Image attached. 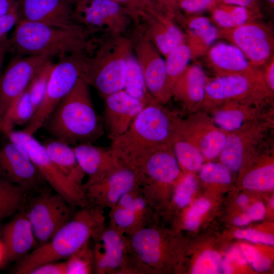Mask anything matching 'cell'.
Returning a JSON list of instances; mask_svg holds the SVG:
<instances>
[{
  "mask_svg": "<svg viewBox=\"0 0 274 274\" xmlns=\"http://www.w3.org/2000/svg\"><path fill=\"white\" fill-rule=\"evenodd\" d=\"M4 264L18 261L38 245L31 225L24 212L19 213L3 228Z\"/></svg>",
  "mask_w": 274,
  "mask_h": 274,
  "instance_id": "24",
  "label": "cell"
},
{
  "mask_svg": "<svg viewBox=\"0 0 274 274\" xmlns=\"http://www.w3.org/2000/svg\"><path fill=\"white\" fill-rule=\"evenodd\" d=\"M141 179V189L153 208L156 194L162 187L176 186L184 175L170 145L157 150L134 169Z\"/></svg>",
  "mask_w": 274,
  "mask_h": 274,
  "instance_id": "15",
  "label": "cell"
},
{
  "mask_svg": "<svg viewBox=\"0 0 274 274\" xmlns=\"http://www.w3.org/2000/svg\"><path fill=\"white\" fill-rule=\"evenodd\" d=\"M208 78L200 65L189 64L175 84L172 98L188 114L201 110Z\"/></svg>",
  "mask_w": 274,
  "mask_h": 274,
  "instance_id": "25",
  "label": "cell"
},
{
  "mask_svg": "<svg viewBox=\"0 0 274 274\" xmlns=\"http://www.w3.org/2000/svg\"><path fill=\"white\" fill-rule=\"evenodd\" d=\"M270 204L271 207H273V198L271 199L270 201Z\"/></svg>",
  "mask_w": 274,
  "mask_h": 274,
  "instance_id": "63",
  "label": "cell"
},
{
  "mask_svg": "<svg viewBox=\"0 0 274 274\" xmlns=\"http://www.w3.org/2000/svg\"><path fill=\"white\" fill-rule=\"evenodd\" d=\"M260 68L266 86L274 92V56Z\"/></svg>",
  "mask_w": 274,
  "mask_h": 274,
  "instance_id": "50",
  "label": "cell"
},
{
  "mask_svg": "<svg viewBox=\"0 0 274 274\" xmlns=\"http://www.w3.org/2000/svg\"><path fill=\"white\" fill-rule=\"evenodd\" d=\"M170 144L182 171L185 174L198 172L206 161L197 147L176 129L172 124Z\"/></svg>",
  "mask_w": 274,
  "mask_h": 274,
  "instance_id": "30",
  "label": "cell"
},
{
  "mask_svg": "<svg viewBox=\"0 0 274 274\" xmlns=\"http://www.w3.org/2000/svg\"><path fill=\"white\" fill-rule=\"evenodd\" d=\"M8 140L20 147L29 156L46 182L70 203L80 208L89 204L84 189L66 178L48 156L43 144L22 130L5 133Z\"/></svg>",
  "mask_w": 274,
  "mask_h": 274,
  "instance_id": "9",
  "label": "cell"
},
{
  "mask_svg": "<svg viewBox=\"0 0 274 274\" xmlns=\"http://www.w3.org/2000/svg\"><path fill=\"white\" fill-rule=\"evenodd\" d=\"M141 21L145 34L164 57L176 47L185 43L184 32L175 20L164 14L159 16L144 14Z\"/></svg>",
  "mask_w": 274,
  "mask_h": 274,
  "instance_id": "26",
  "label": "cell"
},
{
  "mask_svg": "<svg viewBox=\"0 0 274 274\" xmlns=\"http://www.w3.org/2000/svg\"><path fill=\"white\" fill-rule=\"evenodd\" d=\"M75 4L76 20L93 35L127 36L141 22L139 13L111 0H75Z\"/></svg>",
  "mask_w": 274,
  "mask_h": 274,
  "instance_id": "8",
  "label": "cell"
},
{
  "mask_svg": "<svg viewBox=\"0 0 274 274\" xmlns=\"http://www.w3.org/2000/svg\"><path fill=\"white\" fill-rule=\"evenodd\" d=\"M105 220L104 210L89 204L81 208L48 241L17 261L14 273L28 274L42 264L67 259L90 239L98 238Z\"/></svg>",
  "mask_w": 274,
  "mask_h": 274,
  "instance_id": "2",
  "label": "cell"
},
{
  "mask_svg": "<svg viewBox=\"0 0 274 274\" xmlns=\"http://www.w3.org/2000/svg\"><path fill=\"white\" fill-rule=\"evenodd\" d=\"M197 186L196 177L193 174H184L174 189L173 201L179 208H183L191 202Z\"/></svg>",
  "mask_w": 274,
  "mask_h": 274,
  "instance_id": "41",
  "label": "cell"
},
{
  "mask_svg": "<svg viewBox=\"0 0 274 274\" xmlns=\"http://www.w3.org/2000/svg\"><path fill=\"white\" fill-rule=\"evenodd\" d=\"M213 0H177L181 11L187 15H196L208 10Z\"/></svg>",
  "mask_w": 274,
  "mask_h": 274,
  "instance_id": "47",
  "label": "cell"
},
{
  "mask_svg": "<svg viewBox=\"0 0 274 274\" xmlns=\"http://www.w3.org/2000/svg\"><path fill=\"white\" fill-rule=\"evenodd\" d=\"M66 259V274H89L94 272L93 248L90 246V242Z\"/></svg>",
  "mask_w": 274,
  "mask_h": 274,
  "instance_id": "38",
  "label": "cell"
},
{
  "mask_svg": "<svg viewBox=\"0 0 274 274\" xmlns=\"http://www.w3.org/2000/svg\"><path fill=\"white\" fill-rule=\"evenodd\" d=\"M173 112L156 101L145 106L127 130L111 140L110 149L133 169L160 148L170 145Z\"/></svg>",
  "mask_w": 274,
  "mask_h": 274,
  "instance_id": "3",
  "label": "cell"
},
{
  "mask_svg": "<svg viewBox=\"0 0 274 274\" xmlns=\"http://www.w3.org/2000/svg\"><path fill=\"white\" fill-rule=\"evenodd\" d=\"M19 5L8 13L0 16V43L8 41V32L20 19Z\"/></svg>",
  "mask_w": 274,
  "mask_h": 274,
  "instance_id": "45",
  "label": "cell"
},
{
  "mask_svg": "<svg viewBox=\"0 0 274 274\" xmlns=\"http://www.w3.org/2000/svg\"><path fill=\"white\" fill-rule=\"evenodd\" d=\"M0 175L27 191L47 183L29 156L9 140L0 148Z\"/></svg>",
  "mask_w": 274,
  "mask_h": 274,
  "instance_id": "19",
  "label": "cell"
},
{
  "mask_svg": "<svg viewBox=\"0 0 274 274\" xmlns=\"http://www.w3.org/2000/svg\"><path fill=\"white\" fill-rule=\"evenodd\" d=\"M93 248L94 272L132 273L129 262L128 238L111 225L104 227Z\"/></svg>",
  "mask_w": 274,
  "mask_h": 274,
  "instance_id": "18",
  "label": "cell"
},
{
  "mask_svg": "<svg viewBox=\"0 0 274 274\" xmlns=\"http://www.w3.org/2000/svg\"><path fill=\"white\" fill-rule=\"evenodd\" d=\"M111 1L139 13L141 16L144 14H149L154 16H159L164 14L153 0Z\"/></svg>",
  "mask_w": 274,
  "mask_h": 274,
  "instance_id": "44",
  "label": "cell"
},
{
  "mask_svg": "<svg viewBox=\"0 0 274 274\" xmlns=\"http://www.w3.org/2000/svg\"><path fill=\"white\" fill-rule=\"evenodd\" d=\"M206 55L215 75H242L264 83L261 69L252 65L244 53L231 43L219 42L212 45Z\"/></svg>",
  "mask_w": 274,
  "mask_h": 274,
  "instance_id": "23",
  "label": "cell"
},
{
  "mask_svg": "<svg viewBox=\"0 0 274 274\" xmlns=\"http://www.w3.org/2000/svg\"><path fill=\"white\" fill-rule=\"evenodd\" d=\"M231 261L227 256H226L220 262V267L224 273H231L233 268L232 266Z\"/></svg>",
  "mask_w": 274,
  "mask_h": 274,
  "instance_id": "58",
  "label": "cell"
},
{
  "mask_svg": "<svg viewBox=\"0 0 274 274\" xmlns=\"http://www.w3.org/2000/svg\"><path fill=\"white\" fill-rule=\"evenodd\" d=\"M51 60L48 61L35 77L27 88L30 101L37 112L43 98L51 71L53 66Z\"/></svg>",
  "mask_w": 274,
  "mask_h": 274,
  "instance_id": "40",
  "label": "cell"
},
{
  "mask_svg": "<svg viewBox=\"0 0 274 274\" xmlns=\"http://www.w3.org/2000/svg\"><path fill=\"white\" fill-rule=\"evenodd\" d=\"M52 161L70 181L83 187L85 175L77 159L73 146L51 138L43 144Z\"/></svg>",
  "mask_w": 274,
  "mask_h": 274,
  "instance_id": "29",
  "label": "cell"
},
{
  "mask_svg": "<svg viewBox=\"0 0 274 274\" xmlns=\"http://www.w3.org/2000/svg\"><path fill=\"white\" fill-rule=\"evenodd\" d=\"M259 6L261 9V6H265L266 11L270 14L272 13L274 8V0H259Z\"/></svg>",
  "mask_w": 274,
  "mask_h": 274,
  "instance_id": "60",
  "label": "cell"
},
{
  "mask_svg": "<svg viewBox=\"0 0 274 274\" xmlns=\"http://www.w3.org/2000/svg\"><path fill=\"white\" fill-rule=\"evenodd\" d=\"M236 201L239 206L245 207L248 204V197L245 194H242L238 197Z\"/></svg>",
  "mask_w": 274,
  "mask_h": 274,
  "instance_id": "61",
  "label": "cell"
},
{
  "mask_svg": "<svg viewBox=\"0 0 274 274\" xmlns=\"http://www.w3.org/2000/svg\"><path fill=\"white\" fill-rule=\"evenodd\" d=\"M4 247L2 239L0 238V266L4 264Z\"/></svg>",
  "mask_w": 274,
  "mask_h": 274,
  "instance_id": "62",
  "label": "cell"
},
{
  "mask_svg": "<svg viewBox=\"0 0 274 274\" xmlns=\"http://www.w3.org/2000/svg\"><path fill=\"white\" fill-rule=\"evenodd\" d=\"M220 256L218 253L212 250L202 252L193 265L192 274H215L220 268Z\"/></svg>",
  "mask_w": 274,
  "mask_h": 274,
  "instance_id": "42",
  "label": "cell"
},
{
  "mask_svg": "<svg viewBox=\"0 0 274 274\" xmlns=\"http://www.w3.org/2000/svg\"><path fill=\"white\" fill-rule=\"evenodd\" d=\"M83 188L89 204L102 210H111L125 194L141 188V179L137 172L119 160L101 177L84 183Z\"/></svg>",
  "mask_w": 274,
  "mask_h": 274,
  "instance_id": "14",
  "label": "cell"
},
{
  "mask_svg": "<svg viewBox=\"0 0 274 274\" xmlns=\"http://www.w3.org/2000/svg\"><path fill=\"white\" fill-rule=\"evenodd\" d=\"M72 206L62 196L43 192L32 200L24 212L38 245L48 241L73 215Z\"/></svg>",
  "mask_w": 274,
  "mask_h": 274,
  "instance_id": "13",
  "label": "cell"
},
{
  "mask_svg": "<svg viewBox=\"0 0 274 274\" xmlns=\"http://www.w3.org/2000/svg\"><path fill=\"white\" fill-rule=\"evenodd\" d=\"M219 3L243 6L263 15L260 8L259 0H213L210 7L214 4Z\"/></svg>",
  "mask_w": 274,
  "mask_h": 274,
  "instance_id": "51",
  "label": "cell"
},
{
  "mask_svg": "<svg viewBox=\"0 0 274 274\" xmlns=\"http://www.w3.org/2000/svg\"><path fill=\"white\" fill-rule=\"evenodd\" d=\"M49 60L44 56L17 55L3 71L0 78V131L15 102Z\"/></svg>",
  "mask_w": 274,
  "mask_h": 274,
  "instance_id": "12",
  "label": "cell"
},
{
  "mask_svg": "<svg viewBox=\"0 0 274 274\" xmlns=\"http://www.w3.org/2000/svg\"><path fill=\"white\" fill-rule=\"evenodd\" d=\"M265 212L264 204L261 202H256L250 207L246 214L250 221H258L264 218Z\"/></svg>",
  "mask_w": 274,
  "mask_h": 274,
  "instance_id": "52",
  "label": "cell"
},
{
  "mask_svg": "<svg viewBox=\"0 0 274 274\" xmlns=\"http://www.w3.org/2000/svg\"><path fill=\"white\" fill-rule=\"evenodd\" d=\"M161 11L169 18L179 21L183 17L177 0H153Z\"/></svg>",
  "mask_w": 274,
  "mask_h": 274,
  "instance_id": "48",
  "label": "cell"
},
{
  "mask_svg": "<svg viewBox=\"0 0 274 274\" xmlns=\"http://www.w3.org/2000/svg\"><path fill=\"white\" fill-rule=\"evenodd\" d=\"M19 4V0H0V16L10 12Z\"/></svg>",
  "mask_w": 274,
  "mask_h": 274,
  "instance_id": "56",
  "label": "cell"
},
{
  "mask_svg": "<svg viewBox=\"0 0 274 274\" xmlns=\"http://www.w3.org/2000/svg\"><path fill=\"white\" fill-rule=\"evenodd\" d=\"M102 117L105 131L110 140L125 132L146 106L123 89L104 98Z\"/></svg>",
  "mask_w": 274,
  "mask_h": 274,
  "instance_id": "21",
  "label": "cell"
},
{
  "mask_svg": "<svg viewBox=\"0 0 274 274\" xmlns=\"http://www.w3.org/2000/svg\"><path fill=\"white\" fill-rule=\"evenodd\" d=\"M273 93L264 82L247 76L215 75L208 78L201 110L229 101L257 106H272Z\"/></svg>",
  "mask_w": 274,
  "mask_h": 274,
  "instance_id": "7",
  "label": "cell"
},
{
  "mask_svg": "<svg viewBox=\"0 0 274 274\" xmlns=\"http://www.w3.org/2000/svg\"><path fill=\"white\" fill-rule=\"evenodd\" d=\"M172 125L197 147L206 161L218 158L225 147L228 133L219 128L204 111L186 118L173 113Z\"/></svg>",
  "mask_w": 274,
  "mask_h": 274,
  "instance_id": "16",
  "label": "cell"
},
{
  "mask_svg": "<svg viewBox=\"0 0 274 274\" xmlns=\"http://www.w3.org/2000/svg\"><path fill=\"white\" fill-rule=\"evenodd\" d=\"M28 274H66L65 261L47 262L38 266Z\"/></svg>",
  "mask_w": 274,
  "mask_h": 274,
  "instance_id": "49",
  "label": "cell"
},
{
  "mask_svg": "<svg viewBox=\"0 0 274 274\" xmlns=\"http://www.w3.org/2000/svg\"><path fill=\"white\" fill-rule=\"evenodd\" d=\"M123 90L146 106L156 101L148 91L141 66L133 50L127 58Z\"/></svg>",
  "mask_w": 274,
  "mask_h": 274,
  "instance_id": "32",
  "label": "cell"
},
{
  "mask_svg": "<svg viewBox=\"0 0 274 274\" xmlns=\"http://www.w3.org/2000/svg\"><path fill=\"white\" fill-rule=\"evenodd\" d=\"M9 52L8 41L0 43V78L3 73V65L7 52Z\"/></svg>",
  "mask_w": 274,
  "mask_h": 274,
  "instance_id": "57",
  "label": "cell"
},
{
  "mask_svg": "<svg viewBox=\"0 0 274 274\" xmlns=\"http://www.w3.org/2000/svg\"><path fill=\"white\" fill-rule=\"evenodd\" d=\"M93 35L83 25L67 29L20 19L9 38V52L51 59L92 49Z\"/></svg>",
  "mask_w": 274,
  "mask_h": 274,
  "instance_id": "4",
  "label": "cell"
},
{
  "mask_svg": "<svg viewBox=\"0 0 274 274\" xmlns=\"http://www.w3.org/2000/svg\"><path fill=\"white\" fill-rule=\"evenodd\" d=\"M273 115L255 121L228 133L218 158L232 173L239 172L249 159H254L266 147L269 133L273 129Z\"/></svg>",
  "mask_w": 274,
  "mask_h": 274,
  "instance_id": "10",
  "label": "cell"
},
{
  "mask_svg": "<svg viewBox=\"0 0 274 274\" xmlns=\"http://www.w3.org/2000/svg\"><path fill=\"white\" fill-rule=\"evenodd\" d=\"M234 236L237 238L244 239L255 243L273 246L274 237L254 229H241L235 231Z\"/></svg>",
  "mask_w": 274,
  "mask_h": 274,
  "instance_id": "46",
  "label": "cell"
},
{
  "mask_svg": "<svg viewBox=\"0 0 274 274\" xmlns=\"http://www.w3.org/2000/svg\"><path fill=\"white\" fill-rule=\"evenodd\" d=\"M246 214H244L236 217L233 220V223L237 226H243L249 224L250 222Z\"/></svg>",
  "mask_w": 274,
  "mask_h": 274,
  "instance_id": "59",
  "label": "cell"
},
{
  "mask_svg": "<svg viewBox=\"0 0 274 274\" xmlns=\"http://www.w3.org/2000/svg\"><path fill=\"white\" fill-rule=\"evenodd\" d=\"M253 268L258 272L267 270L271 266V261L268 258L262 256L254 263L252 264Z\"/></svg>",
  "mask_w": 274,
  "mask_h": 274,
  "instance_id": "55",
  "label": "cell"
},
{
  "mask_svg": "<svg viewBox=\"0 0 274 274\" xmlns=\"http://www.w3.org/2000/svg\"><path fill=\"white\" fill-rule=\"evenodd\" d=\"M73 147L81 168L88 177L85 183L100 178L119 161L110 149L96 146L93 143L81 144Z\"/></svg>",
  "mask_w": 274,
  "mask_h": 274,
  "instance_id": "28",
  "label": "cell"
},
{
  "mask_svg": "<svg viewBox=\"0 0 274 274\" xmlns=\"http://www.w3.org/2000/svg\"><path fill=\"white\" fill-rule=\"evenodd\" d=\"M89 86L81 77L52 111L44 126L53 139L74 146L93 144L104 135L102 118L95 110Z\"/></svg>",
  "mask_w": 274,
  "mask_h": 274,
  "instance_id": "1",
  "label": "cell"
},
{
  "mask_svg": "<svg viewBox=\"0 0 274 274\" xmlns=\"http://www.w3.org/2000/svg\"><path fill=\"white\" fill-rule=\"evenodd\" d=\"M109 216L110 225L129 236L150 224L133 210L118 205L111 209Z\"/></svg>",
  "mask_w": 274,
  "mask_h": 274,
  "instance_id": "36",
  "label": "cell"
},
{
  "mask_svg": "<svg viewBox=\"0 0 274 274\" xmlns=\"http://www.w3.org/2000/svg\"><path fill=\"white\" fill-rule=\"evenodd\" d=\"M132 38L127 36H102L94 45L82 78L104 98L123 89Z\"/></svg>",
  "mask_w": 274,
  "mask_h": 274,
  "instance_id": "5",
  "label": "cell"
},
{
  "mask_svg": "<svg viewBox=\"0 0 274 274\" xmlns=\"http://www.w3.org/2000/svg\"><path fill=\"white\" fill-rule=\"evenodd\" d=\"M20 19L72 29L76 20L74 0H19Z\"/></svg>",
  "mask_w": 274,
  "mask_h": 274,
  "instance_id": "20",
  "label": "cell"
},
{
  "mask_svg": "<svg viewBox=\"0 0 274 274\" xmlns=\"http://www.w3.org/2000/svg\"><path fill=\"white\" fill-rule=\"evenodd\" d=\"M198 172L201 180L206 184L227 185L232 181V172L220 161H205Z\"/></svg>",
  "mask_w": 274,
  "mask_h": 274,
  "instance_id": "39",
  "label": "cell"
},
{
  "mask_svg": "<svg viewBox=\"0 0 274 274\" xmlns=\"http://www.w3.org/2000/svg\"><path fill=\"white\" fill-rule=\"evenodd\" d=\"M36 113L30 101L27 88L18 98L5 120L1 131L6 133L17 126L26 125Z\"/></svg>",
  "mask_w": 274,
  "mask_h": 274,
  "instance_id": "37",
  "label": "cell"
},
{
  "mask_svg": "<svg viewBox=\"0 0 274 274\" xmlns=\"http://www.w3.org/2000/svg\"><path fill=\"white\" fill-rule=\"evenodd\" d=\"M267 150L263 163L247 171L244 176L242 184L249 190L269 191L274 188V163L272 153Z\"/></svg>",
  "mask_w": 274,
  "mask_h": 274,
  "instance_id": "33",
  "label": "cell"
},
{
  "mask_svg": "<svg viewBox=\"0 0 274 274\" xmlns=\"http://www.w3.org/2000/svg\"><path fill=\"white\" fill-rule=\"evenodd\" d=\"M164 60L166 88L172 97L173 87L189 65V63L192 60V56L189 47L185 43L172 50L165 57Z\"/></svg>",
  "mask_w": 274,
  "mask_h": 274,
  "instance_id": "34",
  "label": "cell"
},
{
  "mask_svg": "<svg viewBox=\"0 0 274 274\" xmlns=\"http://www.w3.org/2000/svg\"><path fill=\"white\" fill-rule=\"evenodd\" d=\"M91 50L75 52L59 57L54 63L42 102L23 130L33 135L44 127L52 111L82 77Z\"/></svg>",
  "mask_w": 274,
  "mask_h": 274,
  "instance_id": "6",
  "label": "cell"
},
{
  "mask_svg": "<svg viewBox=\"0 0 274 274\" xmlns=\"http://www.w3.org/2000/svg\"><path fill=\"white\" fill-rule=\"evenodd\" d=\"M261 19L233 28H218L220 39H225L237 47L252 65L260 68L274 56L271 27Z\"/></svg>",
  "mask_w": 274,
  "mask_h": 274,
  "instance_id": "11",
  "label": "cell"
},
{
  "mask_svg": "<svg viewBox=\"0 0 274 274\" xmlns=\"http://www.w3.org/2000/svg\"><path fill=\"white\" fill-rule=\"evenodd\" d=\"M229 101L209 108L204 111L211 117L215 125L229 133L255 121L273 115V109Z\"/></svg>",
  "mask_w": 274,
  "mask_h": 274,
  "instance_id": "22",
  "label": "cell"
},
{
  "mask_svg": "<svg viewBox=\"0 0 274 274\" xmlns=\"http://www.w3.org/2000/svg\"><path fill=\"white\" fill-rule=\"evenodd\" d=\"M241 250L246 261L251 264L256 262L261 256L255 248L249 245H241Z\"/></svg>",
  "mask_w": 274,
  "mask_h": 274,
  "instance_id": "53",
  "label": "cell"
},
{
  "mask_svg": "<svg viewBox=\"0 0 274 274\" xmlns=\"http://www.w3.org/2000/svg\"><path fill=\"white\" fill-rule=\"evenodd\" d=\"M211 207L210 201L202 198L197 200L189 209L185 218L184 226L189 230H194L199 226L201 216Z\"/></svg>",
  "mask_w": 274,
  "mask_h": 274,
  "instance_id": "43",
  "label": "cell"
},
{
  "mask_svg": "<svg viewBox=\"0 0 274 274\" xmlns=\"http://www.w3.org/2000/svg\"><path fill=\"white\" fill-rule=\"evenodd\" d=\"M208 10L211 14V20L220 29L233 28L263 17L246 7L222 3L213 5Z\"/></svg>",
  "mask_w": 274,
  "mask_h": 274,
  "instance_id": "31",
  "label": "cell"
},
{
  "mask_svg": "<svg viewBox=\"0 0 274 274\" xmlns=\"http://www.w3.org/2000/svg\"><path fill=\"white\" fill-rule=\"evenodd\" d=\"M184 28L185 43L192 60L205 55L219 37V28L211 19L198 14L184 16L179 21Z\"/></svg>",
  "mask_w": 274,
  "mask_h": 274,
  "instance_id": "27",
  "label": "cell"
},
{
  "mask_svg": "<svg viewBox=\"0 0 274 274\" xmlns=\"http://www.w3.org/2000/svg\"><path fill=\"white\" fill-rule=\"evenodd\" d=\"M27 191L3 178L0 179V221L22 207Z\"/></svg>",
  "mask_w": 274,
  "mask_h": 274,
  "instance_id": "35",
  "label": "cell"
},
{
  "mask_svg": "<svg viewBox=\"0 0 274 274\" xmlns=\"http://www.w3.org/2000/svg\"><path fill=\"white\" fill-rule=\"evenodd\" d=\"M131 38L148 92L156 101L165 105L172 99L166 88L165 60L146 36L142 25L136 27Z\"/></svg>",
  "mask_w": 274,
  "mask_h": 274,
  "instance_id": "17",
  "label": "cell"
},
{
  "mask_svg": "<svg viewBox=\"0 0 274 274\" xmlns=\"http://www.w3.org/2000/svg\"><path fill=\"white\" fill-rule=\"evenodd\" d=\"M227 256L231 262H235L239 265H245L247 263L241 250L237 247L232 248Z\"/></svg>",
  "mask_w": 274,
  "mask_h": 274,
  "instance_id": "54",
  "label": "cell"
}]
</instances>
